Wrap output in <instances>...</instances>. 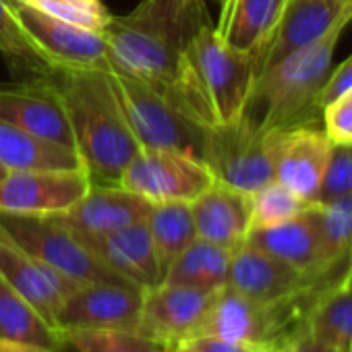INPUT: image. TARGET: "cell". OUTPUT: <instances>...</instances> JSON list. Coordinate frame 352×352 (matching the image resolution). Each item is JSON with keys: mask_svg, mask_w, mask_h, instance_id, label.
<instances>
[{"mask_svg": "<svg viewBox=\"0 0 352 352\" xmlns=\"http://www.w3.org/2000/svg\"><path fill=\"white\" fill-rule=\"evenodd\" d=\"M210 23L204 0H141L106 25L108 71L139 79L176 108L183 54Z\"/></svg>", "mask_w": 352, "mask_h": 352, "instance_id": "obj_1", "label": "cell"}, {"mask_svg": "<svg viewBox=\"0 0 352 352\" xmlns=\"http://www.w3.org/2000/svg\"><path fill=\"white\" fill-rule=\"evenodd\" d=\"M75 137L79 160L96 185H118L129 162L139 153L106 69H63L52 75Z\"/></svg>", "mask_w": 352, "mask_h": 352, "instance_id": "obj_2", "label": "cell"}, {"mask_svg": "<svg viewBox=\"0 0 352 352\" xmlns=\"http://www.w3.org/2000/svg\"><path fill=\"white\" fill-rule=\"evenodd\" d=\"M255 79V58L228 46L208 23L183 54L176 104L206 129L232 122L243 116Z\"/></svg>", "mask_w": 352, "mask_h": 352, "instance_id": "obj_3", "label": "cell"}, {"mask_svg": "<svg viewBox=\"0 0 352 352\" xmlns=\"http://www.w3.org/2000/svg\"><path fill=\"white\" fill-rule=\"evenodd\" d=\"M348 23L350 19L338 21L315 44L261 73L243 114L263 131H292L323 122L319 94L333 69V52Z\"/></svg>", "mask_w": 352, "mask_h": 352, "instance_id": "obj_4", "label": "cell"}, {"mask_svg": "<svg viewBox=\"0 0 352 352\" xmlns=\"http://www.w3.org/2000/svg\"><path fill=\"white\" fill-rule=\"evenodd\" d=\"M108 83L141 149H181L201 157L206 126L147 83L108 71Z\"/></svg>", "mask_w": 352, "mask_h": 352, "instance_id": "obj_5", "label": "cell"}, {"mask_svg": "<svg viewBox=\"0 0 352 352\" xmlns=\"http://www.w3.org/2000/svg\"><path fill=\"white\" fill-rule=\"evenodd\" d=\"M280 131H263L245 114L232 122L206 129L201 160L216 181L255 193L276 181V149Z\"/></svg>", "mask_w": 352, "mask_h": 352, "instance_id": "obj_6", "label": "cell"}, {"mask_svg": "<svg viewBox=\"0 0 352 352\" xmlns=\"http://www.w3.org/2000/svg\"><path fill=\"white\" fill-rule=\"evenodd\" d=\"M0 234L71 280L83 284L110 282L133 286L104 265L81 236L54 216L0 212Z\"/></svg>", "mask_w": 352, "mask_h": 352, "instance_id": "obj_7", "label": "cell"}, {"mask_svg": "<svg viewBox=\"0 0 352 352\" xmlns=\"http://www.w3.org/2000/svg\"><path fill=\"white\" fill-rule=\"evenodd\" d=\"M216 183L210 166L181 149H139L124 168L118 185L149 204L195 201Z\"/></svg>", "mask_w": 352, "mask_h": 352, "instance_id": "obj_8", "label": "cell"}, {"mask_svg": "<svg viewBox=\"0 0 352 352\" xmlns=\"http://www.w3.org/2000/svg\"><path fill=\"white\" fill-rule=\"evenodd\" d=\"M91 185L85 168L9 170L0 179V212L58 216L69 212Z\"/></svg>", "mask_w": 352, "mask_h": 352, "instance_id": "obj_9", "label": "cell"}, {"mask_svg": "<svg viewBox=\"0 0 352 352\" xmlns=\"http://www.w3.org/2000/svg\"><path fill=\"white\" fill-rule=\"evenodd\" d=\"M218 290L157 284L143 290L135 333L157 346H176L197 336Z\"/></svg>", "mask_w": 352, "mask_h": 352, "instance_id": "obj_10", "label": "cell"}, {"mask_svg": "<svg viewBox=\"0 0 352 352\" xmlns=\"http://www.w3.org/2000/svg\"><path fill=\"white\" fill-rule=\"evenodd\" d=\"M0 118L44 141L77 151L71 120L52 77H38L11 85L0 83Z\"/></svg>", "mask_w": 352, "mask_h": 352, "instance_id": "obj_11", "label": "cell"}, {"mask_svg": "<svg viewBox=\"0 0 352 352\" xmlns=\"http://www.w3.org/2000/svg\"><path fill=\"white\" fill-rule=\"evenodd\" d=\"M342 19L352 21V0H288L265 48L255 58L257 77L315 44Z\"/></svg>", "mask_w": 352, "mask_h": 352, "instance_id": "obj_12", "label": "cell"}, {"mask_svg": "<svg viewBox=\"0 0 352 352\" xmlns=\"http://www.w3.org/2000/svg\"><path fill=\"white\" fill-rule=\"evenodd\" d=\"M340 278H313L290 263L245 243L232 253L226 286L255 302H274L300 294L313 286L336 282Z\"/></svg>", "mask_w": 352, "mask_h": 352, "instance_id": "obj_13", "label": "cell"}, {"mask_svg": "<svg viewBox=\"0 0 352 352\" xmlns=\"http://www.w3.org/2000/svg\"><path fill=\"white\" fill-rule=\"evenodd\" d=\"M17 17L30 38L63 69H108V42L104 32L77 28L23 3Z\"/></svg>", "mask_w": 352, "mask_h": 352, "instance_id": "obj_14", "label": "cell"}, {"mask_svg": "<svg viewBox=\"0 0 352 352\" xmlns=\"http://www.w3.org/2000/svg\"><path fill=\"white\" fill-rule=\"evenodd\" d=\"M143 290L126 284L89 282L81 284L63 305L56 327L124 329L135 331L139 323Z\"/></svg>", "mask_w": 352, "mask_h": 352, "instance_id": "obj_15", "label": "cell"}, {"mask_svg": "<svg viewBox=\"0 0 352 352\" xmlns=\"http://www.w3.org/2000/svg\"><path fill=\"white\" fill-rule=\"evenodd\" d=\"M0 276L54 329H58L56 319L63 305L83 284L25 253L3 234H0Z\"/></svg>", "mask_w": 352, "mask_h": 352, "instance_id": "obj_16", "label": "cell"}, {"mask_svg": "<svg viewBox=\"0 0 352 352\" xmlns=\"http://www.w3.org/2000/svg\"><path fill=\"white\" fill-rule=\"evenodd\" d=\"M247 245H253L292 267L313 276V278H340L346 270H327L321 251L317 204L307 212L294 216L276 226L253 228L247 234Z\"/></svg>", "mask_w": 352, "mask_h": 352, "instance_id": "obj_17", "label": "cell"}, {"mask_svg": "<svg viewBox=\"0 0 352 352\" xmlns=\"http://www.w3.org/2000/svg\"><path fill=\"white\" fill-rule=\"evenodd\" d=\"M331 143L329 135L317 126L280 131L274 179L305 201L315 204Z\"/></svg>", "mask_w": 352, "mask_h": 352, "instance_id": "obj_18", "label": "cell"}, {"mask_svg": "<svg viewBox=\"0 0 352 352\" xmlns=\"http://www.w3.org/2000/svg\"><path fill=\"white\" fill-rule=\"evenodd\" d=\"M151 204L120 185H91L89 191L58 218L81 239L102 236L147 218Z\"/></svg>", "mask_w": 352, "mask_h": 352, "instance_id": "obj_19", "label": "cell"}, {"mask_svg": "<svg viewBox=\"0 0 352 352\" xmlns=\"http://www.w3.org/2000/svg\"><path fill=\"white\" fill-rule=\"evenodd\" d=\"M253 193L216 181L206 193L191 201L197 236L236 251L251 230Z\"/></svg>", "mask_w": 352, "mask_h": 352, "instance_id": "obj_20", "label": "cell"}, {"mask_svg": "<svg viewBox=\"0 0 352 352\" xmlns=\"http://www.w3.org/2000/svg\"><path fill=\"white\" fill-rule=\"evenodd\" d=\"M81 241L104 265H108L129 284L147 290L162 282L157 255L145 220L102 236Z\"/></svg>", "mask_w": 352, "mask_h": 352, "instance_id": "obj_21", "label": "cell"}, {"mask_svg": "<svg viewBox=\"0 0 352 352\" xmlns=\"http://www.w3.org/2000/svg\"><path fill=\"white\" fill-rule=\"evenodd\" d=\"M286 3L288 0H226L216 30L228 46L257 58L276 30Z\"/></svg>", "mask_w": 352, "mask_h": 352, "instance_id": "obj_22", "label": "cell"}, {"mask_svg": "<svg viewBox=\"0 0 352 352\" xmlns=\"http://www.w3.org/2000/svg\"><path fill=\"white\" fill-rule=\"evenodd\" d=\"M307 333L338 352H352V265L313 305Z\"/></svg>", "mask_w": 352, "mask_h": 352, "instance_id": "obj_23", "label": "cell"}, {"mask_svg": "<svg viewBox=\"0 0 352 352\" xmlns=\"http://www.w3.org/2000/svg\"><path fill=\"white\" fill-rule=\"evenodd\" d=\"M232 253L234 251L197 236L172 261L160 284L197 290H220L228 284Z\"/></svg>", "mask_w": 352, "mask_h": 352, "instance_id": "obj_24", "label": "cell"}, {"mask_svg": "<svg viewBox=\"0 0 352 352\" xmlns=\"http://www.w3.org/2000/svg\"><path fill=\"white\" fill-rule=\"evenodd\" d=\"M0 166L7 170L83 168L75 149L44 141L0 118Z\"/></svg>", "mask_w": 352, "mask_h": 352, "instance_id": "obj_25", "label": "cell"}, {"mask_svg": "<svg viewBox=\"0 0 352 352\" xmlns=\"http://www.w3.org/2000/svg\"><path fill=\"white\" fill-rule=\"evenodd\" d=\"M0 338L60 352L67 342L9 282L0 276Z\"/></svg>", "mask_w": 352, "mask_h": 352, "instance_id": "obj_26", "label": "cell"}, {"mask_svg": "<svg viewBox=\"0 0 352 352\" xmlns=\"http://www.w3.org/2000/svg\"><path fill=\"white\" fill-rule=\"evenodd\" d=\"M145 224L149 228L153 249L157 255L160 274L164 278L172 261L197 239L191 204L185 201L151 204Z\"/></svg>", "mask_w": 352, "mask_h": 352, "instance_id": "obj_27", "label": "cell"}, {"mask_svg": "<svg viewBox=\"0 0 352 352\" xmlns=\"http://www.w3.org/2000/svg\"><path fill=\"white\" fill-rule=\"evenodd\" d=\"M0 54L15 73L19 71L30 79L52 77L63 71L23 30L11 0H0Z\"/></svg>", "mask_w": 352, "mask_h": 352, "instance_id": "obj_28", "label": "cell"}, {"mask_svg": "<svg viewBox=\"0 0 352 352\" xmlns=\"http://www.w3.org/2000/svg\"><path fill=\"white\" fill-rule=\"evenodd\" d=\"M321 251L327 270L352 265V193L317 206Z\"/></svg>", "mask_w": 352, "mask_h": 352, "instance_id": "obj_29", "label": "cell"}, {"mask_svg": "<svg viewBox=\"0 0 352 352\" xmlns=\"http://www.w3.org/2000/svg\"><path fill=\"white\" fill-rule=\"evenodd\" d=\"M311 206L294 191L284 187L278 181L267 183L259 191L253 193V210H251V230L253 228H267L292 220L294 216L307 212ZM249 230V232H251Z\"/></svg>", "mask_w": 352, "mask_h": 352, "instance_id": "obj_30", "label": "cell"}, {"mask_svg": "<svg viewBox=\"0 0 352 352\" xmlns=\"http://www.w3.org/2000/svg\"><path fill=\"white\" fill-rule=\"evenodd\" d=\"M65 342L77 352H155L160 346L135 331L69 327L60 331Z\"/></svg>", "mask_w": 352, "mask_h": 352, "instance_id": "obj_31", "label": "cell"}, {"mask_svg": "<svg viewBox=\"0 0 352 352\" xmlns=\"http://www.w3.org/2000/svg\"><path fill=\"white\" fill-rule=\"evenodd\" d=\"M19 3L91 32H104L112 17L102 0H17Z\"/></svg>", "mask_w": 352, "mask_h": 352, "instance_id": "obj_32", "label": "cell"}, {"mask_svg": "<svg viewBox=\"0 0 352 352\" xmlns=\"http://www.w3.org/2000/svg\"><path fill=\"white\" fill-rule=\"evenodd\" d=\"M348 193H352V143L333 141L315 204L325 206Z\"/></svg>", "mask_w": 352, "mask_h": 352, "instance_id": "obj_33", "label": "cell"}, {"mask_svg": "<svg viewBox=\"0 0 352 352\" xmlns=\"http://www.w3.org/2000/svg\"><path fill=\"white\" fill-rule=\"evenodd\" d=\"M323 131L331 141L352 143V89L323 108Z\"/></svg>", "mask_w": 352, "mask_h": 352, "instance_id": "obj_34", "label": "cell"}, {"mask_svg": "<svg viewBox=\"0 0 352 352\" xmlns=\"http://www.w3.org/2000/svg\"><path fill=\"white\" fill-rule=\"evenodd\" d=\"M352 89V56H348L340 67L331 69L321 94H319V108L323 110L331 102H336L340 96Z\"/></svg>", "mask_w": 352, "mask_h": 352, "instance_id": "obj_35", "label": "cell"}, {"mask_svg": "<svg viewBox=\"0 0 352 352\" xmlns=\"http://www.w3.org/2000/svg\"><path fill=\"white\" fill-rule=\"evenodd\" d=\"M195 352H261L253 346L247 344H239V342H228L222 338H214V336H197L193 340L187 342Z\"/></svg>", "mask_w": 352, "mask_h": 352, "instance_id": "obj_36", "label": "cell"}, {"mask_svg": "<svg viewBox=\"0 0 352 352\" xmlns=\"http://www.w3.org/2000/svg\"><path fill=\"white\" fill-rule=\"evenodd\" d=\"M284 352H338V350H333V348H329V346H325V344H319L317 340H313V338L305 331V333L298 336Z\"/></svg>", "mask_w": 352, "mask_h": 352, "instance_id": "obj_37", "label": "cell"}, {"mask_svg": "<svg viewBox=\"0 0 352 352\" xmlns=\"http://www.w3.org/2000/svg\"><path fill=\"white\" fill-rule=\"evenodd\" d=\"M0 352H54L50 348L25 344V342H15V340H5L0 338Z\"/></svg>", "mask_w": 352, "mask_h": 352, "instance_id": "obj_38", "label": "cell"}, {"mask_svg": "<svg viewBox=\"0 0 352 352\" xmlns=\"http://www.w3.org/2000/svg\"><path fill=\"white\" fill-rule=\"evenodd\" d=\"M174 352H195L187 342H183V344H179V346H174Z\"/></svg>", "mask_w": 352, "mask_h": 352, "instance_id": "obj_39", "label": "cell"}, {"mask_svg": "<svg viewBox=\"0 0 352 352\" xmlns=\"http://www.w3.org/2000/svg\"><path fill=\"white\" fill-rule=\"evenodd\" d=\"M176 346H179V344H176ZM155 352H174V346H160Z\"/></svg>", "mask_w": 352, "mask_h": 352, "instance_id": "obj_40", "label": "cell"}, {"mask_svg": "<svg viewBox=\"0 0 352 352\" xmlns=\"http://www.w3.org/2000/svg\"><path fill=\"white\" fill-rule=\"evenodd\" d=\"M7 172H9V170H7V168H3V166H0V179H3V176H5V174H7Z\"/></svg>", "mask_w": 352, "mask_h": 352, "instance_id": "obj_41", "label": "cell"}, {"mask_svg": "<svg viewBox=\"0 0 352 352\" xmlns=\"http://www.w3.org/2000/svg\"><path fill=\"white\" fill-rule=\"evenodd\" d=\"M11 3H13V5H17V0H11Z\"/></svg>", "mask_w": 352, "mask_h": 352, "instance_id": "obj_42", "label": "cell"}]
</instances>
